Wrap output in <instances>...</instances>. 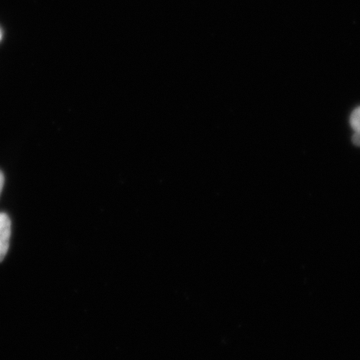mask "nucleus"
I'll use <instances>...</instances> for the list:
<instances>
[{
    "label": "nucleus",
    "instance_id": "nucleus-1",
    "mask_svg": "<svg viewBox=\"0 0 360 360\" xmlns=\"http://www.w3.org/2000/svg\"><path fill=\"white\" fill-rule=\"evenodd\" d=\"M11 233V222L8 215L0 213V262L6 257L8 250Z\"/></svg>",
    "mask_w": 360,
    "mask_h": 360
},
{
    "label": "nucleus",
    "instance_id": "nucleus-2",
    "mask_svg": "<svg viewBox=\"0 0 360 360\" xmlns=\"http://www.w3.org/2000/svg\"><path fill=\"white\" fill-rule=\"evenodd\" d=\"M350 123H352V127H354L355 131H360V106L352 112Z\"/></svg>",
    "mask_w": 360,
    "mask_h": 360
},
{
    "label": "nucleus",
    "instance_id": "nucleus-3",
    "mask_svg": "<svg viewBox=\"0 0 360 360\" xmlns=\"http://www.w3.org/2000/svg\"><path fill=\"white\" fill-rule=\"evenodd\" d=\"M352 142L354 146H360V131H355L354 136H352Z\"/></svg>",
    "mask_w": 360,
    "mask_h": 360
},
{
    "label": "nucleus",
    "instance_id": "nucleus-4",
    "mask_svg": "<svg viewBox=\"0 0 360 360\" xmlns=\"http://www.w3.org/2000/svg\"><path fill=\"white\" fill-rule=\"evenodd\" d=\"M4 175L0 172V193H1L2 187H4Z\"/></svg>",
    "mask_w": 360,
    "mask_h": 360
},
{
    "label": "nucleus",
    "instance_id": "nucleus-5",
    "mask_svg": "<svg viewBox=\"0 0 360 360\" xmlns=\"http://www.w3.org/2000/svg\"><path fill=\"white\" fill-rule=\"evenodd\" d=\"M0 39H1V33H0Z\"/></svg>",
    "mask_w": 360,
    "mask_h": 360
}]
</instances>
